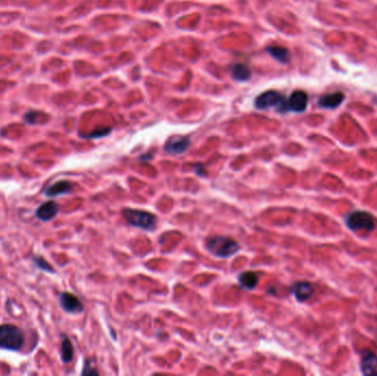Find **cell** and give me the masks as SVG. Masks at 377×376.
<instances>
[{
	"mask_svg": "<svg viewBox=\"0 0 377 376\" xmlns=\"http://www.w3.org/2000/svg\"><path fill=\"white\" fill-rule=\"evenodd\" d=\"M205 248L210 254L217 258H229L240 250V246L231 237L215 235L205 239Z\"/></svg>",
	"mask_w": 377,
	"mask_h": 376,
	"instance_id": "6da1fadb",
	"label": "cell"
},
{
	"mask_svg": "<svg viewBox=\"0 0 377 376\" xmlns=\"http://www.w3.org/2000/svg\"><path fill=\"white\" fill-rule=\"evenodd\" d=\"M123 217L131 227L141 229L147 232H153L157 227V216L148 211L137 209L125 208L123 210Z\"/></svg>",
	"mask_w": 377,
	"mask_h": 376,
	"instance_id": "7a4b0ae2",
	"label": "cell"
},
{
	"mask_svg": "<svg viewBox=\"0 0 377 376\" xmlns=\"http://www.w3.org/2000/svg\"><path fill=\"white\" fill-rule=\"evenodd\" d=\"M25 345L22 330L13 325L0 326V349L7 351H20Z\"/></svg>",
	"mask_w": 377,
	"mask_h": 376,
	"instance_id": "3957f363",
	"label": "cell"
},
{
	"mask_svg": "<svg viewBox=\"0 0 377 376\" xmlns=\"http://www.w3.org/2000/svg\"><path fill=\"white\" fill-rule=\"evenodd\" d=\"M255 107L258 109L276 107L279 112H287V100L281 93L270 89L256 97Z\"/></svg>",
	"mask_w": 377,
	"mask_h": 376,
	"instance_id": "277c9868",
	"label": "cell"
},
{
	"mask_svg": "<svg viewBox=\"0 0 377 376\" xmlns=\"http://www.w3.org/2000/svg\"><path fill=\"white\" fill-rule=\"evenodd\" d=\"M348 228L354 232H372L375 229V220L372 214L364 211L350 213L345 220Z\"/></svg>",
	"mask_w": 377,
	"mask_h": 376,
	"instance_id": "5b68a950",
	"label": "cell"
},
{
	"mask_svg": "<svg viewBox=\"0 0 377 376\" xmlns=\"http://www.w3.org/2000/svg\"><path fill=\"white\" fill-rule=\"evenodd\" d=\"M60 306L66 313L79 314L84 311V306H83L79 297L67 291H64L60 295Z\"/></svg>",
	"mask_w": 377,
	"mask_h": 376,
	"instance_id": "8992f818",
	"label": "cell"
},
{
	"mask_svg": "<svg viewBox=\"0 0 377 376\" xmlns=\"http://www.w3.org/2000/svg\"><path fill=\"white\" fill-rule=\"evenodd\" d=\"M308 101H309V97L306 92L295 91L287 100V112L288 111H295V112L305 111L308 106Z\"/></svg>",
	"mask_w": 377,
	"mask_h": 376,
	"instance_id": "52a82bcc",
	"label": "cell"
},
{
	"mask_svg": "<svg viewBox=\"0 0 377 376\" xmlns=\"http://www.w3.org/2000/svg\"><path fill=\"white\" fill-rule=\"evenodd\" d=\"M60 212V205L54 201H48L41 204L35 211V217L42 222H50Z\"/></svg>",
	"mask_w": 377,
	"mask_h": 376,
	"instance_id": "ba28073f",
	"label": "cell"
},
{
	"mask_svg": "<svg viewBox=\"0 0 377 376\" xmlns=\"http://www.w3.org/2000/svg\"><path fill=\"white\" fill-rule=\"evenodd\" d=\"M188 146H190L188 137H172L165 142L164 152L171 155H182L186 152Z\"/></svg>",
	"mask_w": 377,
	"mask_h": 376,
	"instance_id": "9c48e42d",
	"label": "cell"
},
{
	"mask_svg": "<svg viewBox=\"0 0 377 376\" xmlns=\"http://www.w3.org/2000/svg\"><path fill=\"white\" fill-rule=\"evenodd\" d=\"M291 294L295 296V298L298 302H307L308 299H310L312 295L314 294L313 286L307 281H298L295 283L290 288Z\"/></svg>",
	"mask_w": 377,
	"mask_h": 376,
	"instance_id": "30bf717a",
	"label": "cell"
},
{
	"mask_svg": "<svg viewBox=\"0 0 377 376\" xmlns=\"http://www.w3.org/2000/svg\"><path fill=\"white\" fill-rule=\"evenodd\" d=\"M73 189V184L66 180H61L53 184H50L43 190V193L47 198H56L60 195H64L70 193Z\"/></svg>",
	"mask_w": 377,
	"mask_h": 376,
	"instance_id": "8fae6325",
	"label": "cell"
},
{
	"mask_svg": "<svg viewBox=\"0 0 377 376\" xmlns=\"http://www.w3.org/2000/svg\"><path fill=\"white\" fill-rule=\"evenodd\" d=\"M362 372L365 375L377 374V355L371 351H365L362 354Z\"/></svg>",
	"mask_w": 377,
	"mask_h": 376,
	"instance_id": "7c38bea8",
	"label": "cell"
},
{
	"mask_svg": "<svg viewBox=\"0 0 377 376\" xmlns=\"http://www.w3.org/2000/svg\"><path fill=\"white\" fill-rule=\"evenodd\" d=\"M344 101V95L342 93H332L322 96L319 100V106L322 108H336L340 106Z\"/></svg>",
	"mask_w": 377,
	"mask_h": 376,
	"instance_id": "4fadbf2b",
	"label": "cell"
},
{
	"mask_svg": "<svg viewBox=\"0 0 377 376\" xmlns=\"http://www.w3.org/2000/svg\"><path fill=\"white\" fill-rule=\"evenodd\" d=\"M232 77L237 82H246L252 78V71L250 67L243 63L233 64L231 67Z\"/></svg>",
	"mask_w": 377,
	"mask_h": 376,
	"instance_id": "5bb4252c",
	"label": "cell"
},
{
	"mask_svg": "<svg viewBox=\"0 0 377 376\" xmlns=\"http://www.w3.org/2000/svg\"><path fill=\"white\" fill-rule=\"evenodd\" d=\"M267 52L282 64H287L290 61V53L288 49H286L280 46H270L267 48Z\"/></svg>",
	"mask_w": 377,
	"mask_h": 376,
	"instance_id": "9a60e30c",
	"label": "cell"
},
{
	"mask_svg": "<svg viewBox=\"0 0 377 376\" xmlns=\"http://www.w3.org/2000/svg\"><path fill=\"white\" fill-rule=\"evenodd\" d=\"M258 276L254 272H244L238 276V284L244 289H254L258 284Z\"/></svg>",
	"mask_w": 377,
	"mask_h": 376,
	"instance_id": "2e32d148",
	"label": "cell"
},
{
	"mask_svg": "<svg viewBox=\"0 0 377 376\" xmlns=\"http://www.w3.org/2000/svg\"><path fill=\"white\" fill-rule=\"evenodd\" d=\"M74 356V348L73 344L70 341V339H67L66 336L63 335V340H62V344H61V360L63 363H70L71 361L73 360Z\"/></svg>",
	"mask_w": 377,
	"mask_h": 376,
	"instance_id": "e0dca14e",
	"label": "cell"
},
{
	"mask_svg": "<svg viewBox=\"0 0 377 376\" xmlns=\"http://www.w3.org/2000/svg\"><path fill=\"white\" fill-rule=\"evenodd\" d=\"M32 261L37 268L43 270V272H47V273H50V274L55 273V269L53 268V266H52L50 262L42 256H37V255H34V256H32Z\"/></svg>",
	"mask_w": 377,
	"mask_h": 376,
	"instance_id": "ac0fdd59",
	"label": "cell"
},
{
	"mask_svg": "<svg viewBox=\"0 0 377 376\" xmlns=\"http://www.w3.org/2000/svg\"><path fill=\"white\" fill-rule=\"evenodd\" d=\"M111 131V128H108V127H106V128H101V129H97L93 133H89L87 135H82V137L84 138H100V137H104V136H107V135Z\"/></svg>",
	"mask_w": 377,
	"mask_h": 376,
	"instance_id": "d6986e66",
	"label": "cell"
},
{
	"mask_svg": "<svg viewBox=\"0 0 377 376\" xmlns=\"http://www.w3.org/2000/svg\"><path fill=\"white\" fill-rule=\"evenodd\" d=\"M39 115L40 114L37 111L31 110V111H28L27 112V114L24 117V119H25V122L28 125H34V124L37 123V116H39Z\"/></svg>",
	"mask_w": 377,
	"mask_h": 376,
	"instance_id": "ffe728a7",
	"label": "cell"
},
{
	"mask_svg": "<svg viewBox=\"0 0 377 376\" xmlns=\"http://www.w3.org/2000/svg\"><path fill=\"white\" fill-rule=\"evenodd\" d=\"M85 374H96V375L99 374V372L94 370V368H90V366L88 365V361L85 362L84 368H83V371H82V375H85Z\"/></svg>",
	"mask_w": 377,
	"mask_h": 376,
	"instance_id": "44dd1931",
	"label": "cell"
}]
</instances>
